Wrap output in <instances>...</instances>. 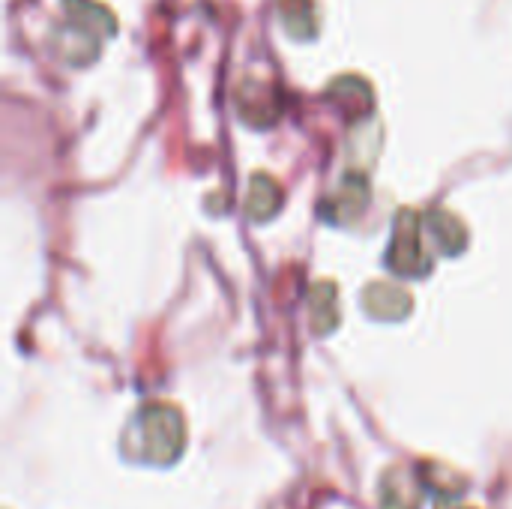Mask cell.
<instances>
[{
  "label": "cell",
  "instance_id": "cell-1",
  "mask_svg": "<svg viewBox=\"0 0 512 509\" xmlns=\"http://www.w3.org/2000/svg\"><path fill=\"white\" fill-rule=\"evenodd\" d=\"M132 435H138V462L147 465H171L183 453L186 426L177 408L171 405H147L138 411L132 423Z\"/></svg>",
  "mask_w": 512,
  "mask_h": 509
},
{
  "label": "cell",
  "instance_id": "cell-2",
  "mask_svg": "<svg viewBox=\"0 0 512 509\" xmlns=\"http://www.w3.org/2000/svg\"><path fill=\"white\" fill-rule=\"evenodd\" d=\"M423 489L414 474L393 468L381 480V509H420Z\"/></svg>",
  "mask_w": 512,
  "mask_h": 509
}]
</instances>
